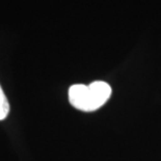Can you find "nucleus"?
<instances>
[{"label":"nucleus","instance_id":"nucleus-1","mask_svg":"<svg viewBox=\"0 0 161 161\" xmlns=\"http://www.w3.org/2000/svg\"><path fill=\"white\" fill-rule=\"evenodd\" d=\"M112 90L104 81H95L90 85L74 84L69 88V101L73 107L82 111H95L110 98Z\"/></svg>","mask_w":161,"mask_h":161},{"label":"nucleus","instance_id":"nucleus-2","mask_svg":"<svg viewBox=\"0 0 161 161\" xmlns=\"http://www.w3.org/2000/svg\"><path fill=\"white\" fill-rule=\"evenodd\" d=\"M9 114V103L0 85V121L4 119Z\"/></svg>","mask_w":161,"mask_h":161}]
</instances>
